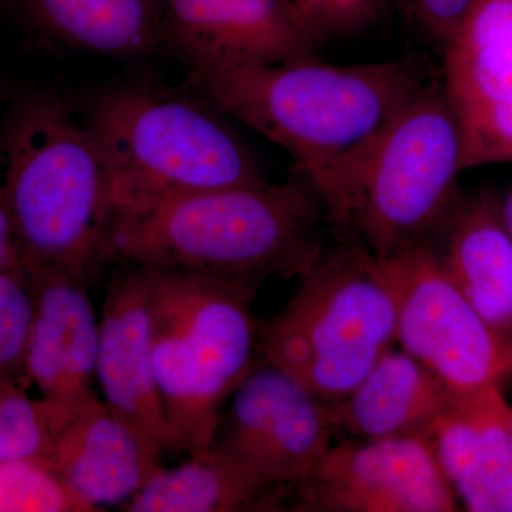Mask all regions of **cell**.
<instances>
[{
    "label": "cell",
    "instance_id": "cell-1",
    "mask_svg": "<svg viewBox=\"0 0 512 512\" xmlns=\"http://www.w3.org/2000/svg\"><path fill=\"white\" fill-rule=\"evenodd\" d=\"M191 93L284 148L325 198L332 224L393 121L441 69L424 53L383 62L320 63L316 57L185 63Z\"/></svg>",
    "mask_w": 512,
    "mask_h": 512
},
{
    "label": "cell",
    "instance_id": "cell-2",
    "mask_svg": "<svg viewBox=\"0 0 512 512\" xmlns=\"http://www.w3.org/2000/svg\"><path fill=\"white\" fill-rule=\"evenodd\" d=\"M330 228L325 198L293 167L281 184L191 192L114 211L106 258L261 289L271 276L308 271Z\"/></svg>",
    "mask_w": 512,
    "mask_h": 512
},
{
    "label": "cell",
    "instance_id": "cell-3",
    "mask_svg": "<svg viewBox=\"0 0 512 512\" xmlns=\"http://www.w3.org/2000/svg\"><path fill=\"white\" fill-rule=\"evenodd\" d=\"M0 198L22 265L87 282L107 264L109 164L90 124L62 97L33 94L16 107L0 146Z\"/></svg>",
    "mask_w": 512,
    "mask_h": 512
},
{
    "label": "cell",
    "instance_id": "cell-4",
    "mask_svg": "<svg viewBox=\"0 0 512 512\" xmlns=\"http://www.w3.org/2000/svg\"><path fill=\"white\" fill-rule=\"evenodd\" d=\"M278 315L259 320L258 356L332 404L396 348V305L379 259L353 229L328 241Z\"/></svg>",
    "mask_w": 512,
    "mask_h": 512
},
{
    "label": "cell",
    "instance_id": "cell-5",
    "mask_svg": "<svg viewBox=\"0 0 512 512\" xmlns=\"http://www.w3.org/2000/svg\"><path fill=\"white\" fill-rule=\"evenodd\" d=\"M153 359L174 451L210 447L225 407L258 360L259 289L148 268Z\"/></svg>",
    "mask_w": 512,
    "mask_h": 512
},
{
    "label": "cell",
    "instance_id": "cell-6",
    "mask_svg": "<svg viewBox=\"0 0 512 512\" xmlns=\"http://www.w3.org/2000/svg\"><path fill=\"white\" fill-rule=\"evenodd\" d=\"M221 114L197 94L147 86H119L101 94L89 124L109 164L113 212L269 181Z\"/></svg>",
    "mask_w": 512,
    "mask_h": 512
},
{
    "label": "cell",
    "instance_id": "cell-7",
    "mask_svg": "<svg viewBox=\"0 0 512 512\" xmlns=\"http://www.w3.org/2000/svg\"><path fill=\"white\" fill-rule=\"evenodd\" d=\"M463 140L441 76L402 111L360 175L339 227L377 259L431 247L464 197Z\"/></svg>",
    "mask_w": 512,
    "mask_h": 512
},
{
    "label": "cell",
    "instance_id": "cell-8",
    "mask_svg": "<svg viewBox=\"0 0 512 512\" xmlns=\"http://www.w3.org/2000/svg\"><path fill=\"white\" fill-rule=\"evenodd\" d=\"M396 305L397 346L423 363L457 400L500 387L510 345L458 291L430 247L379 259Z\"/></svg>",
    "mask_w": 512,
    "mask_h": 512
},
{
    "label": "cell",
    "instance_id": "cell-9",
    "mask_svg": "<svg viewBox=\"0 0 512 512\" xmlns=\"http://www.w3.org/2000/svg\"><path fill=\"white\" fill-rule=\"evenodd\" d=\"M333 439L328 404L258 356L225 407L208 448L285 491L292 503Z\"/></svg>",
    "mask_w": 512,
    "mask_h": 512
},
{
    "label": "cell",
    "instance_id": "cell-10",
    "mask_svg": "<svg viewBox=\"0 0 512 512\" xmlns=\"http://www.w3.org/2000/svg\"><path fill=\"white\" fill-rule=\"evenodd\" d=\"M296 512H454L430 437L333 443L296 490Z\"/></svg>",
    "mask_w": 512,
    "mask_h": 512
},
{
    "label": "cell",
    "instance_id": "cell-11",
    "mask_svg": "<svg viewBox=\"0 0 512 512\" xmlns=\"http://www.w3.org/2000/svg\"><path fill=\"white\" fill-rule=\"evenodd\" d=\"M444 90L463 140L464 170L512 160V0H473L444 46Z\"/></svg>",
    "mask_w": 512,
    "mask_h": 512
},
{
    "label": "cell",
    "instance_id": "cell-12",
    "mask_svg": "<svg viewBox=\"0 0 512 512\" xmlns=\"http://www.w3.org/2000/svg\"><path fill=\"white\" fill-rule=\"evenodd\" d=\"M33 293L25 380L55 414L60 427L96 397L100 320L87 282L40 265H22Z\"/></svg>",
    "mask_w": 512,
    "mask_h": 512
},
{
    "label": "cell",
    "instance_id": "cell-13",
    "mask_svg": "<svg viewBox=\"0 0 512 512\" xmlns=\"http://www.w3.org/2000/svg\"><path fill=\"white\" fill-rule=\"evenodd\" d=\"M126 266L107 288L96 383L111 412L163 458L174 448L154 369L151 275L144 266Z\"/></svg>",
    "mask_w": 512,
    "mask_h": 512
},
{
    "label": "cell",
    "instance_id": "cell-14",
    "mask_svg": "<svg viewBox=\"0 0 512 512\" xmlns=\"http://www.w3.org/2000/svg\"><path fill=\"white\" fill-rule=\"evenodd\" d=\"M167 49L184 63L313 57L322 46L292 0H160Z\"/></svg>",
    "mask_w": 512,
    "mask_h": 512
},
{
    "label": "cell",
    "instance_id": "cell-15",
    "mask_svg": "<svg viewBox=\"0 0 512 512\" xmlns=\"http://www.w3.org/2000/svg\"><path fill=\"white\" fill-rule=\"evenodd\" d=\"M161 461L96 396L57 430L46 463L86 512H96L120 510L164 467Z\"/></svg>",
    "mask_w": 512,
    "mask_h": 512
},
{
    "label": "cell",
    "instance_id": "cell-16",
    "mask_svg": "<svg viewBox=\"0 0 512 512\" xmlns=\"http://www.w3.org/2000/svg\"><path fill=\"white\" fill-rule=\"evenodd\" d=\"M512 407L500 387L457 400L430 441L441 471L471 512H512Z\"/></svg>",
    "mask_w": 512,
    "mask_h": 512
},
{
    "label": "cell",
    "instance_id": "cell-17",
    "mask_svg": "<svg viewBox=\"0 0 512 512\" xmlns=\"http://www.w3.org/2000/svg\"><path fill=\"white\" fill-rule=\"evenodd\" d=\"M456 402L439 377L396 346L352 392L328 407L336 439L380 441L430 437Z\"/></svg>",
    "mask_w": 512,
    "mask_h": 512
},
{
    "label": "cell",
    "instance_id": "cell-18",
    "mask_svg": "<svg viewBox=\"0 0 512 512\" xmlns=\"http://www.w3.org/2000/svg\"><path fill=\"white\" fill-rule=\"evenodd\" d=\"M448 279L484 322L510 345L512 239L491 195L463 198L430 247Z\"/></svg>",
    "mask_w": 512,
    "mask_h": 512
},
{
    "label": "cell",
    "instance_id": "cell-19",
    "mask_svg": "<svg viewBox=\"0 0 512 512\" xmlns=\"http://www.w3.org/2000/svg\"><path fill=\"white\" fill-rule=\"evenodd\" d=\"M43 42L76 53L143 57L167 47L160 0H12Z\"/></svg>",
    "mask_w": 512,
    "mask_h": 512
},
{
    "label": "cell",
    "instance_id": "cell-20",
    "mask_svg": "<svg viewBox=\"0 0 512 512\" xmlns=\"http://www.w3.org/2000/svg\"><path fill=\"white\" fill-rule=\"evenodd\" d=\"M289 505L291 495L205 448L180 466L161 468L120 511L278 512Z\"/></svg>",
    "mask_w": 512,
    "mask_h": 512
},
{
    "label": "cell",
    "instance_id": "cell-21",
    "mask_svg": "<svg viewBox=\"0 0 512 512\" xmlns=\"http://www.w3.org/2000/svg\"><path fill=\"white\" fill-rule=\"evenodd\" d=\"M57 430L55 414L25 383H0V463H46Z\"/></svg>",
    "mask_w": 512,
    "mask_h": 512
},
{
    "label": "cell",
    "instance_id": "cell-22",
    "mask_svg": "<svg viewBox=\"0 0 512 512\" xmlns=\"http://www.w3.org/2000/svg\"><path fill=\"white\" fill-rule=\"evenodd\" d=\"M0 512H86L42 461L0 463Z\"/></svg>",
    "mask_w": 512,
    "mask_h": 512
},
{
    "label": "cell",
    "instance_id": "cell-23",
    "mask_svg": "<svg viewBox=\"0 0 512 512\" xmlns=\"http://www.w3.org/2000/svg\"><path fill=\"white\" fill-rule=\"evenodd\" d=\"M33 293L23 266L0 269V383L25 380Z\"/></svg>",
    "mask_w": 512,
    "mask_h": 512
},
{
    "label": "cell",
    "instance_id": "cell-24",
    "mask_svg": "<svg viewBox=\"0 0 512 512\" xmlns=\"http://www.w3.org/2000/svg\"><path fill=\"white\" fill-rule=\"evenodd\" d=\"M316 40L355 35L369 26L387 0H292Z\"/></svg>",
    "mask_w": 512,
    "mask_h": 512
},
{
    "label": "cell",
    "instance_id": "cell-25",
    "mask_svg": "<svg viewBox=\"0 0 512 512\" xmlns=\"http://www.w3.org/2000/svg\"><path fill=\"white\" fill-rule=\"evenodd\" d=\"M421 28L446 46L456 37L473 0H412Z\"/></svg>",
    "mask_w": 512,
    "mask_h": 512
},
{
    "label": "cell",
    "instance_id": "cell-26",
    "mask_svg": "<svg viewBox=\"0 0 512 512\" xmlns=\"http://www.w3.org/2000/svg\"><path fill=\"white\" fill-rule=\"evenodd\" d=\"M22 265L15 232L10 222L8 210L0 198V269L16 268Z\"/></svg>",
    "mask_w": 512,
    "mask_h": 512
},
{
    "label": "cell",
    "instance_id": "cell-27",
    "mask_svg": "<svg viewBox=\"0 0 512 512\" xmlns=\"http://www.w3.org/2000/svg\"><path fill=\"white\" fill-rule=\"evenodd\" d=\"M498 208H500V217L505 231L512 239V190L505 195L503 202H498Z\"/></svg>",
    "mask_w": 512,
    "mask_h": 512
},
{
    "label": "cell",
    "instance_id": "cell-28",
    "mask_svg": "<svg viewBox=\"0 0 512 512\" xmlns=\"http://www.w3.org/2000/svg\"><path fill=\"white\" fill-rule=\"evenodd\" d=\"M510 359H511V370L510 373H512V336L510 340Z\"/></svg>",
    "mask_w": 512,
    "mask_h": 512
},
{
    "label": "cell",
    "instance_id": "cell-29",
    "mask_svg": "<svg viewBox=\"0 0 512 512\" xmlns=\"http://www.w3.org/2000/svg\"><path fill=\"white\" fill-rule=\"evenodd\" d=\"M511 433H512V419H511Z\"/></svg>",
    "mask_w": 512,
    "mask_h": 512
}]
</instances>
